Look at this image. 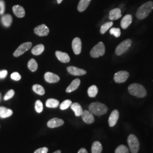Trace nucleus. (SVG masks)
<instances>
[{
    "instance_id": "0eeeda50",
    "label": "nucleus",
    "mask_w": 153,
    "mask_h": 153,
    "mask_svg": "<svg viewBox=\"0 0 153 153\" xmlns=\"http://www.w3.org/2000/svg\"><path fill=\"white\" fill-rule=\"evenodd\" d=\"M129 76V72L125 71H121L116 73L114 79L117 83H121L126 82Z\"/></svg>"
},
{
    "instance_id": "6ab92c4d",
    "label": "nucleus",
    "mask_w": 153,
    "mask_h": 153,
    "mask_svg": "<svg viewBox=\"0 0 153 153\" xmlns=\"http://www.w3.org/2000/svg\"><path fill=\"white\" fill-rule=\"evenodd\" d=\"M80 83H81V81L79 79L76 78L74 79L69 85V86L66 88V92L69 93L75 91L79 86Z\"/></svg>"
},
{
    "instance_id": "4468645a",
    "label": "nucleus",
    "mask_w": 153,
    "mask_h": 153,
    "mask_svg": "<svg viewBox=\"0 0 153 153\" xmlns=\"http://www.w3.org/2000/svg\"><path fill=\"white\" fill-rule=\"evenodd\" d=\"M64 124V121L63 120L59 118H53L48 121L47 126L50 128H55L60 127Z\"/></svg>"
},
{
    "instance_id": "473e14b6",
    "label": "nucleus",
    "mask_w": 153,
    "mask_h": 153,
    "mask_svg": "<svg viewBox=\"0 0 153 153\" xmlns=\"http://www.w3.org/2000/svg\"><path fill=\"white\" fill-rule=\"evenodd\" d=\"M71 104H72V102L71 100H69V99L65 100L61 103L60 105V108L61 110L68 109L69 107H71Z\"/></svg>"
},
{
    "instance_id": "f03ea898",
    "label": "nucleus",
    "mask_w": 153,
    "mask_h": 153,
    "mask_svg": "<svg viewBox=\"0 0 153 153\" xmlns=\"http://www.w3.org/2000/svg\"><path fill=\"white\" fill-rule=\"evenodd\" d=\"M128 91L129 94L139 98H145L147 95V91L142 85L139 83H132L128 86Z\"/></svg>"
},
{
    "instance_id": "58836bf2",
    "label": "nucleus",
    "mask_w": 153,
    "mask_h": 153,
    "mask_svg": "<svg viewBox=\"0 0 153 153\" xmlns=\"http://www.w3.org/2000/svg\"><path fill=\"white\" fill-rule=\"evenodd\" d=\"M5 11V3L3 1L0 0V14H3Z\"/></svg>"
},
{
    "instance_id": "f257e3e1",
    "label": "nucleus",
    "mask_w": 153,
    "mask_h": 153,
    "mask_svg": "<svg viewBox=\"0 0 153 153\" xmlns=\"http://www.w3.org/2000/svg\"><path fill=\"white\" fill-rule=\"evenodd\" d=\"M153 10V1H150L140 6L136 13V17L140 20L147 18Z\"/></svg>"
},
{
    "instance_id": "412c9836",
    "label": "nucleus",
    "mask_w": 153,
    "mask_h": 153,
    "mask_svg": "<svg viewBox=\"0 0 153 153\" xmlns=\"http://www.w3.org/2000/svg\"><path fill=\"white\" fill-rule=\"evenodd\" d=\"M71 109L74 111V114L76 117L81 116L83 110L82 109V107L80 104L78 103H74L71 104Z\"/></svg>"
},
{
    "instance_id": "c9c22d12",
    "label": "nucleus",
    "mask_w": 153,
    "mask_h": 153,
    "mask_svg": "<svg viewBox=\"0 0 153 153\" xmlns=\"http://www.w3.org/2000/svg\"><path fill=\"white\" fill-rule=\"evenodd\" d=\"M14 94H15V92L13 90H9L7 93L6 94L5 96L4 97V100H7L12 98L13 97V96L14 95Z\"/></svg>"
},
{
    "instance_id": "4c0bfd02",
    "label": "nucleus",
    "mask_w": 153,
    "mask_h": 153,
    "mask_svg": "<svg viewBox=\"0 0 153 153\" xmlns=\"http://www.w3.org/2000/svg\"><path fill=\"white\" fill-rule=\"evenodd\" d=\"M48 152V149L47 148H39L37 149L34 153H47Z\"/></svg>"
},
{
    "instance_id": "a211bd4d",
    "label": "nucleus",
    "mask_w": 153,
    "mask_h": 153,
    "mask_svg": "<svg viewBox=\"0 0 153 153\" xmlns=\"http://www.w3.org/2000/svg\"><path fill=\"white\" fill-rule=\"evenodd\" d=\"M132 22V16L130 14H127L123 18L121 21V26L123 29H126L129 26Z\"/></svg>"
},
{
    "instance_id": "bb28decb",
    "label": "nucleus",
    "mask_w": 153,
    "mask_h": 153,
    "mask_svg": "<svg viewBox=\"0 0 153 153\" xmlns=\"http://www.w3.org/2000/svg\"><path fill=\"white\" fill-rule=\"evenodd\" d=\"M59 101L55 99H48L45 103V105L48 108H57L59 105Z\"/></svg>"
},
{
    "instance_id": "4be33fe9",
    "label": "nucleus",
    "mask_w": 153,
    "mask_h": 153,
    "mask_svg": "<svg viewBox=\"0 0 153 153\" xmlns=\"http://www.w3.org/2000/svg\"><path fill=\"white\" fill-rule=\"evenodd\" d=\"M91 0H80L77 6V9L79 12L85 11L90 5Z\"/></svg>"
},
{
    "instance_id": "1a4fd4ad",
    "label": "nucleus",
    "mask_w": 153,
    "mask_h": 153,
    "mask_svg": "<svg viewBox=\"0 0 153 153\" xmlns=\"http://www.w3.org/2000/svg\"><path fill=\"white\" fill-rule=\"evenodd\" d=\"M34 33L40 36H45L48 35L49 30L45 25H41L34 28Z\"/></svg>"
},
{
    "instance_id": "c03bdc74",
    "label": "nucleus",
    "mask_w": 153,
    "mask_h": 153,
    "mask_svg": "<svg viewBox=\"0 0 153 153\" xmlns=\"http://www.w3.org/2000/svg\"><path fill=\"white\" fill-rule=\"evenodd\" d=\"M0 100H1V94H0Z\"/></svg>"
},
{
    "instance_id": "ddd939ff",
    "label": "nucleus",
    "mask_w": 153,
    "mask_h": 153,
    "mask_svg": "<svg viewBox=\"0 0 153 153\" xmlns=\"http://www.w3.org/2000/svg\"><path fill=\"white\" fill-rule=\"evenodd\" d=\"M68 71L73 76H83L86 74V71L84 69H79L78 68H76L75 66H69L67 68Z\"/></svg>"
},
{
    "instance_id": "9b49d317",
    "label": "nucleus",
    "mask_w": 153,
    "mask_h": 153,
    "mask_svg": "<svg viewBox=\"0 0 153 153\" xmlns=\"http://www.w3.org/2000/svg\"><path fill=\"white\" fill-rule=\"evenodd\" d=\"M119 118V112L117 109L114 110L109 115L108 124L110 127H113L117 124Z\"/></svg>"
},
{
    "instance_id": "20e7f679",
    "label": "nucleus",
    "mask_w": 153,
    "mask_h": 153,
    "mask_svg": "<svg viewBox=\"0 0 153 153\" xmlns=\"http://www.w3.org/2000/svg\"><path fill=\"white\" fill-rule=\"evenodd\" d=\"M129 148L131 153H138L140 150V142L137 137L133 134L129 135L127 139Z\"/></svg>"
},
{
    "instance_id": "f704fd0d",
    "label": "nucleus",
    "mask_w": 153,
    "mask_h": 153,
    "mask_svg": "<svg viewBox=\"0 0 153 153\" xmlns=\"http://www.w3.org/2000/svg\"><path fill=\"white\" fill-rule=\"evenodd\" d=\"M35 109L36 111L38 113H41L43 111V105L42 102L40 100H36V102H35Z\"/></svg>"
},
{
    "instance_id": "7c9ffc66",
    "label": "nucleus",
    "mask_w": 153,
    "mask_h": 153,
    "mask_svg": "<svg viewBox=\"0 0 153 153\" xmlns=\"http://www.w3.org/2000/svg\"><path fill=\"white\" fill-rule=\"evenodd\" d=\"M113 24H114V23L112 21H110V22H107V23H104L101 26L100 32L102 34H104L109 30L110 28L112 26Z\"/></svg>"
},
{
    "instance_id": "b1692460",
    "label": "nucleus",
    "mask_w": 153,
    "mask_h": 153,
    "mask_svg": "<svg viewBox=\"0 0 153 153\" xmlns=\"http://www.w3.org/2000/svg\"><path fill=\"white\" fill-rule=\"evenodd\" d=\"M103 147L101 143L99 141H95L91 146V153H102Z\"/></svg>"
},
{
    "instance_id": "f8f14e48",
    "label": "nucleus",
    "mask_w": 153,
    "mask_h": 153,
    "mask_svg": "<svg viewBox=\"0 0 153 153\" xmlns=\"http://www.w3.org/2000/svg\"><path fill=\"white\" fill-rule=\"evenodd\" d=\"M81 117H82V120L88 124H91L95 121L93 114L88 110H85L83 111Z\"/></svg>"
},
{
    "instance_id": "2f4dec72",
    "label": "nucleus",
    "mask_w": 153,
    "mask_h": 153,
    "mask_svg": "<svg viewBox=\"0 0 153 153\" xmlns=\"http://www.w3.org/2000/svg\"><path fill=\"white\" fill-rule=\"evenodd\" d=\"M115 153H129V151L126 145H120L116 149Z\"/></svg>"
},
{
    "instance_id": "cd10ccee",
    "label": "nucleus",
    "mask_w": 153,
    "mask_h": 153,
    "mask_svg": "<svg viewBox=\"0 0 153 153\" xmlns=\"http://www.w3.org/2000/svg\"><path fill=\"white\" fill-rule=\"evenodd\" d=\"M98 93V88L97 86L92 85L88 88V94L90 98H95Z\"/></svg>"
},
{
    "instance_id": "a878e982",
    "label": "nucleus",
    "mask_w": 153,
    "mask_h": 153,
    "mask_svg": "<svg viewBox=\"0 0 153 153\" xmlns=\"http://www.w3.org/2000/svg\"><path fill=\"white\" fill-rule=\"evenodd\" d=\"M1 21L4 26L8 27L11 25L13 21V18L10 14H6L2 17Z\"/></svg>"
},
{
    "instance_id": "37998d69",
    "label": "nucleus",
    "mask_w": 153,
    "mask_h": 153,
    "mask_svg": "<svg viewBox=\"0 0 153 153\" xmlns=\"http://www.w3.org/2000/svg\"><path fill=\"white\" fill-rule=\"evenodd\" d=\"M53 153H61V150H57Z\"/></svg>"
},
{
    "instance_id": "39448f33",
    "label": "nucleus",
    "mask_w": 153,
    "mask_h": 153,
    "mask_svg": "<svg viewBox=\"0 0 153 153\" xmlns=\"http://www.w3.org/2000/svg\"><path fill=\"white\" fill-rule=\"evenodd\" d=\"M131 44L132 41L130 39H128L123 41L116 47L115 49V54L117 56H121L123 55L131 47Z\"/></svg>"
},
{
    "instance_id": "f3484780",
    "label": "nucleus",
    "mask_w": 153,
    "mask_h": 153,
    "mask_svg": "<svg viewBox=\"0 0 153 153\" xmlns=\"http://www.w3.org/2000/svg\"><path fill=\"white\" fill-rule=\"evenodd\" d=\"M56 56L58 60L63 63H68L70 61V57L66 53L62 52L61 51H56Z\"/></svg>"
},
{
    "instance_id": "c85d7f7f",
    "label": "nucleus",
    "mask_w": 153,
    "mask_h": 153,
    "mask_svg": "<svg viewBox=\"0 0 153 153\" xmlns=\"http://www.w3.org/2000/svg\"><path fill=\"white\" fill-rule=\"evenodd\" d=\"M28 68L32 71H37L38 65L37 62L33 59H31L28 62Z\"/></svg>"
},
{
    "instance_id": "423d86ee",
    "label": "nucleus",
    "mask_w": 153,
    "mask_h": 153,
    "mask_svg": "<svg viewBox=\"0 0 153 153\" xmlns=\"http://www.w3.org/2000/svg\"><path fill=\"white\" fill-rule=\"evenodd\" d=\"M105 48L104 44L103 42H100L98 44L95 45L90 51V56L93 58H98L100 56L104 55Z\"/></svg>"
},
{
    "instance_id": "ea45409f",
    "label": "nucleus",
    "mask_w": 153,
    "mask_h": 153,
    "mask_svg": "<svg viewBox=\"0 0 153 153\" xmlns=\"http://www.w3.org/2000/svg\"><path fill=\"white\" fill-rule=\"evenodd\" d=\"M7 75V71L6 70L0 71V79H4Z\"/></svg>"
},
{
    "instance_id": "e433bc0d",
    "label": "nucleus",
    "mask_w": 153,
    "mask_h": 153,
    "mask_svg": "<svg viewBox=\"0 0 153 153\" xmlns=\"http://www.w3.org/2000/svg\"><path fill=\"white\" fill-rule=\"evenodd\" d=\"M11 78L14 81H19L21 79V75L18 72H14L11 74Z\"/></svg>"
},
{
    "instance_id": "7ed1b4c3",
    "label": "nucleus",
    "mask_w": 153,
    "mask_h": 153,
    "mask_svg": "<svg viewBox=\"0 0 153 153\" xmlns=\"http://www.w3.org/2000/svg\"><path fill=\"white\" fill-rule=\"evenodd\" d=\"M89 111L95 116L104 115L108 111V107L105 104L99 102H93L89 105Z\"/></svg>"
},
{
    "instance_id": "5701e85b",
    "label": "nucleus",
    "mask_w": 153,
    "mask_h": 153,
    "mask_svg": "<svg viewBox=\"0 0 153 153\" xmlns=\"http://www.w3.org/2000/svg\"><path fill=\"white\" fill-rule=\"evenodd\" d=\"M13 111L4 107H0V117L6 118L13 115Z\"/></svg>"
},
{
    "instance_id": "393cba45",
    "label": "nucleus",
    "mask_w": 153,
    "mask_h": 153,
    "mask_svg": "<svg viewBox=\"0 0 153 153\" xmlns=\"http://www.w3.org/2000/svg\"><path fill=\"white\" fill-rule=\"evenodd\" d=\"M44 51V46L43 44H38L35 46L31 51L33 55L38 56L41 55Z\"/></svg>"
},
{
    "instance_id": "6e6552de",
    "label": "nucleus",
    "mask_w": 153,
    "mask_h": 153,
    "mask_svg": "<svg viewBox=\"0 0 153 153\" xmlns=\"http://www.w3.org/2000/svg\"><path fill=\"white\" fill-rule=\"evenodd\" d=\"M32 46V43L31 42H26V43H22L17 49L16 51L14 52L13 55L18 57L20 56L23 55V53H25L26 52H27L29 49L31 48Z\"/></svg>"
},
{
    "instance_id": "c756f323",
    "label": "nucleus",
    "mask_w": 153,
    "mask_h": 153,
    "mask_svg": "<svg viewBox=\"0 0 153 153\" xmlns=\"http://www.w3.org/2000/svg\"><path fill=\"white\" fill-rule=\"evenodd\" d=\"M33 91L40 95H43L45 94L44 88L42 86L40 85H34L33 86Z\"/></svg>"
},
{
    "instance_id": "9d476101",
    "label": "nucleus",
    "mask_w": 153,
    "mask_h": 153,
    "mask_svg": "<svg viewBox=\"0 0 153 153\" xmlns=\"http://www.w3.org/2000/svg\"><path fill=\"white\" fill-rule=\"evenodd\" d=\"M72 49L76 55L81 53L82 51V42L79 38H75L72 42Z\"/></svg>"
},
{
    "instance_id": "aec40b11",
    "label": "nucleus",
    "mask_w": 153,
    "mask_h": 153,
    "mask_svg": "<svg viewBox=\"0 0 153 153\" xmlns=\"http://www.w3.org/2000/svg\"><path fill=\"white\" fill-rule=\"evenodd\" d=\"M13 10L14 14L18 18H23L25 16V10L21 6H14L13 7Z\"/></svg>"
},
{
    "instance_id": "2eb2a0df",
    "label": "nucleus",
    "mask_w": 153,
    "mask_h": 153,
    "mask_svg": "<svg viewBox=\"0 0 153 153\" xmlns=\"http://www.w3.org/2000/svg\"><path fill=\"white\" fill-rule=\"evenodd\" d=\"M45 80L50 83H53L58 82L60 81V77L57 75L51 72H47L44 75Z\"/></svg>"
},
{
    "instance_id": "79ce46f5",
    "label": "nucleus",
    "mask_w": 153,
    "mask_h": 153,
    "mask_svg": "<svg viewBox=\"0 0 153 153\" xmlns=\"http://www.w3.org/2000/svg\"><path fill=\"white\" fill-rule=\"evenodd\" d=\"M57 1V4H61V2H62V1H63V0H56Z\"/></svg>"
},
{
    "instance_id": "dca6fc26",
    "label": "nucleus",
    "mask_w": 153,
    "mask_h": 153,
    "mask_svg": "<svg viewBox=\"0 0 153 153\" xmlns=\"http://www.w3.org/2000/svg\"><path fill=\"white\" fill-rule=\"evenodd\" d=\"M122 16L121 10L119 8H115L111 10L109 13V19L111 21L119 19Z\"/></svg>"
},
{
    "instance_id": "a19ab883",
    "label": "nucleus",
    "mask_w": 153,
    "mask_h": 153,
    "mask_svg": "<svg viewBox=\"0 0 153 153\" xmlns=\"http://www.w3.org/2000/svg\"><path fill=\"white\" fill-rule=\"evenodd\" d=\"M78 153H88V152L86 149L81 148V149H79V150L78 151Z\"/></svg>"
},
{
    "instance_id": "72a5a7b5",
    "label": "nucleus",
    "mask_w": 153,
    "mask_h": 153,
    "mask_svg": "<svg viewBox=\"0 0 153 153\" xmlns=\"http://www.w3.org/2000/svg\"><path fill=\"white\" fill-rule=\"evenodd\" d=\"M109 33L111 35H114L116 38H119L121 35L120 29L119 28H112L109 30Z\"/></svg>"
}]
</instances>
